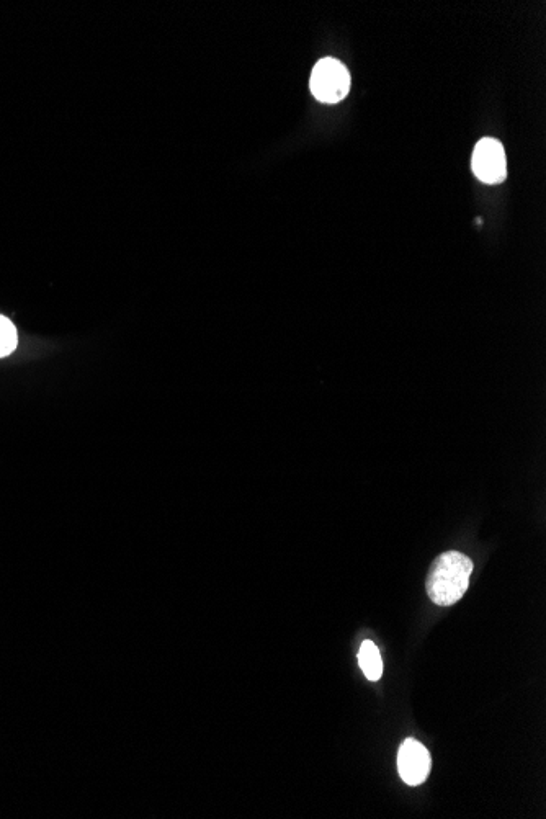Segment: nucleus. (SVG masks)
I'll return each instance as SVG.
<instances>
[{
    "mask_svg": "<svg viewBox=\"0 0 546 819\" xmlns=\"http://www.w3.org/2000/svg\"><path fill=\"white\" fill-rule=\"evenodd\" d=\"M17 331L10 319L0 316V359L7 357L17 349Z\"/></svg>",
    "mask_w": 546,
    "mask_h": 819,
    "instance_id": "obj_6",
    "label": "nucleus"
},
{
    "mask_svg": "<svg viewBox=\"0 0 546 819\" xmlns=\"http://www.w3.org/2000/svg\"><path fill=\"white\" fill-rule=\"evenodd\" d=\"M473 563L458 551H447L430 566L427 594L434 604L450 607L457 604L470 586Z\"/></svg>",
    "mask_w": 546,
    "mask_h": 819,
    "instance_id": "obj_1",
    "label": "nucleus"
},
{
    "mask_svg": "<svg viewBox=\"0 0 546 819\" xmlns=\"http://www.w3.org/2000/svg\"><path fill=\"white\" fill-rule=\"evenodd\" d=\"M309 86L319 102H341L349 94L350 74L341 61L324 58L314 66Z\"/></svg>",
    "mask_w": 546,
    "mask_h": 819,
    "instance_id": "obj_2",
    "label": "nucleus"
},
{
    "mask_svg": "<svg viewBox=\"0 0 546 819\" xmlns=\"http://www.w3.org/2000/svg\"><path fill=\"white\" fill-rule=\"evenodd\" d=\"M430 754L416 739H406L398 752V770L401 779L411 787L424 784L430 774Z\"/></svg>",
    "mask_w": 546,
    "mask_h": 819,
    "instance_id": "obj_4",
    "label": "nucleus"
},
{
    "mask_svg": "<svg viewBox=\"0 0 546 819\" xmlns=\"http://www.w3.org/2000/svg\"><path fill=\"white\" fill-rule=\"evenodd\" d=\"M471 169L484 184L496 185L504 182L507 162L502 144L493 138L481 139L471 157Z\"/></svg>",
    "mask_w": 546,
    "mask_h": 819,
    "instance_id": "obj_3",
    "label": "nucleus"
},
{
    "mask_svg": "<svg viewBox=\"0 0 546 819\" xmlns=\"http://www.w3.org/2000/svg\"><path fill=\"white\" fill-rule=\"evenodd\" d=\"M359 664L368 681H380V677L383 676V663H381L380 651L373 641H363L359 651Z\"/></svg>",
    "mask_w": 546,
    "mask_h": 819,
    "instance_id": "obj_5",
    "label": "nucleus"
}]
</instances>
